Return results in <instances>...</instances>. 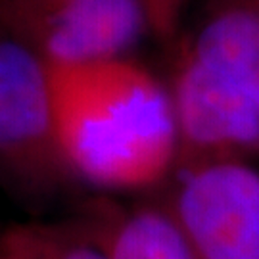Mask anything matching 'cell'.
Returning a JSON list of instances; mask_svg holds the SVG:
<instances>
[{
	"mask_svg": "<svg viewBox=\"0 0 259 259\" xmlns=\"http://www.w3.org/2000/svg\"><path fill=\"white\" fill-rule=\"evenodd\" d=\"M0 181L25 198L54 196L75 181L58 146L47 60L2 29Z\"/></svg>",
	"mask_w": 259,
	"mask_h": 259,
	"instance_id": "cell-2",
	"label": "cell"
},
{
	"mask_svg": "<svg viewBox=\"0 0 259 259\" xmlns=\"http://www.w3.org/2000/svg\"><path fill=\"white\" fill-rule=\"evenodd\" d=\"M177 42L259 102V0H192Z\"/></svg>",
	"mask_w": 259,
	"mask_h": 259,
	"instance_id": "cell-7",
	"label": "cell"
},
{
	"mask_svg": "<svg viewBox=\"0 0 259 259\" xmlns=\"http://www.w3.org/2000/svg\"><path fill=\"white\" fill-rule=\"evenodd\" d=\"M48 64V62H47ZM58 146L75 181L104 192L171 177L179 131L169 87L127 56L48 64Z\"/></svg>",
	"mask_w": 259,
	"mask_h": 259,
	"instance_id": "cell-1",
	"label": "cell"
},
{
	"mask_svg": "<svg viewBox=\"0 0 259 259\" xmlns=\"http://www.w3.org/2000/svg\"><path fill=\"white\" fill-rule=\"evenodd\" d=\"M69 221L110 259H198L165 204H123L96 196Z\"/></svg>",
	"mask_w": 259,
	"mask_h": 259,
	"instance_id": "cell-6",
	"label": "cell"
},
{
	"mask_svg": "<svg viewBox=\"0 0 259 259\" xmlns=\"http://www.w3.org/2000/svg\"><path fill=\"white\" fill-rule=\"evenodd\" d=\"M0 259H110L91 238L65 221H29L0 232Z\"/></svg>",
	"mask_w": 259,
	"mask_h": 259,
	"instance_id": "cell-8",
	"label": "cell"
},
{
	"mask_svg": "<svg viewBox=\"0 0 259 259\" xmlns=\"http://www.w3.org/2000/svg\"><path fill=\"white\" fill-rule=\"evenodd\" d=\"M148 18V31L167 47H173L188 16L192 0H142Z\"/></svg>",
	"mask_w": 259,
	"mask_h": 259,
	"instance_id": "cell-9",
	"label": "cell"
},
{
	"mask_svg": "<svg viewBox=\"0 0 259 259\" xmlns=\"http://www.w3.org/2000/svg\"><path fill=\"white\" fill-rule=\"evenodd\" d=\"M165 198L198 259H259V171L240 157L173 169Z\"/></svg>",
	"mask_w": 259,
	"mask_h": 259,
	"instance_id": "cell-3",
	"label": "cell"
},
{
	"mask_svg": "<svg viewBox=\"0 0 259 259\" xmlns=\"http://www.w3.org/2000/svg\"><path fill=\"white\" fill-rule=\"evenodd\" d=\"M0 29L48 64L125 56L148 31L142 0H0Z\"/></svg>",
	"mask_w": 259,
	"mask_h": 259,
	"instance_id": "cell-4",
	"label": "cell"
},
{
	"mask_svg": "<svg viewBox=\"0 0 259 259\" xmlns=\"http://www.w3.org/2000/svg\"><path fill=\"white\" fill-rule=\"evenodd\" d=\"M169 93L179 131L177 165L259 154V102L175 42ZM175 165V167H177Z\"/></svg>",
	"mask_w": 259,
	"mask_h": 259,
	"instance_id": "cell-5",
	"label": "cell"
}]
</instances>
